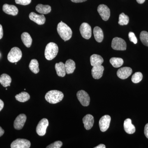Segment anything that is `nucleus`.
<instances>
[{"instance_id":"obj_1","label":"nucleus","mask_w":148,"mask_h":148,"mask_svg":"<svg viewBox=\"0 0 148 148\" xmlns=\"http://www.w3.org/2000/svg\"><path fill=\"white\" fill-rule=\"evenodd\" d=\"M58 34L65 41L69 40L71 38L73 32L71 29L67 24L61 21L58 23L57 27Z\"/></svg>"},{"instance_id":"obj_2","label":"nucleus","mask_w":148,"mask_h":148,"mask_svg":"<svg viewBox=\"0 0 148 148\" xmlns=\"http://www.w3.org/2000/svg\"><path fill=\"white\" fill-rule=\"evenodd\" d=\"M63 92L58 90H51L46 94V101L51 104H56L61 102L64 98Z\"/></svg>"},{"instance_id":"obj_3","label":"nucleus","mask_w":148,"mask_h":148,"mask_svg":"<svg viewBox=\"0 0 148 148\" xmlns=\"http://www.w3.org/2000/svg\"><path fill=\"white\" fill-rule=\"evenodd\" d=\"M58 45L54 42H50L46 46L45 55L47 60H52L55 58L58 54Z\"/></svg>"},{"instance_id":"obj_4","label":"nucleus","mask_w":148,"mask_h":148,"mask_svg":"<svg viewBox=\"0 0 148 148\" xmlns=\"http://www.w3.org/2000/svg\"><path fill=\"white\" fill-rule=\"evenodd\" d=\"M22 53L20 49L17 47L12 48L8 55V59L11 63H16L21 59Z\"/></svg>"},{"instance_id":"obj_5","label":"nucleus","mask_w":148,"mask_h":148,"mask_svg":"<svg viewBox=\"0 0 148 148\" xmlns=\"http://www.w3.org/2000/svg\"><path fill=\"white\" fill-rule=\"evenodd\" d=\"M126 42L124 40L118 37L113 39L112 42V47L116 50L124 51L126 49Z\"/></svg>"},{"instance_id":"obj_6","label":"nucleus","mask_w":148,"mask_h":148,"mask_svg":"<svg viewBox=\"0 0 148 148\" xmlns=\"http://www.w3.org/2000/svg\"><path fill=\"white\" fill-rule=\"evenodd\" d=\"M49 121L47 119H42L40 121L37 125L36 131L38 135L40 136H43L46 133V130L49 125Z\"/></svg>"},{"instance_id":"obj_7","label":"nucleus","mask_w":148,"mask_h":148,"mask_svg":"<svg viewBox=\"0 0 148 148\" xmlns=\"http://www.w3.org/2000/svg\"><path fill=\"white\" fill-rule=\"evenodd\" d=\"M77 98L81 105L84 107L89 106L90 98L87 92L84 90L78 91L77 94Z\"/></svg>"},{"instance_id":"obj_8","label":"nucleus","mask_w":148,"mask_h":148,"mask_svg":"<svg viewBox=\"0 0 148 148\" xmlns=\"http://www.w3.org/2000/svg\"><path fill=\"white\" fill-rule=\"evenodd\" d=\"M31 143L29 140L24 139H17L11 144V148H29Z\"/></svg>"},{"instance_id":"obj_9","label":"nucleus","mask_w":148,"mask_h":148,"mask_svg":"<svg viewBox=\"0 0 148 148\" xmlns=\"http://www.w3.org/2000/svg\"><path fill=\"white\" fill-rule=\"evenodd\" d=\"M80 32L83 38L86 39H89L91 36L92 31L90 25L86 23H83L79 28Z\"/></svg>"},{"instance_id":"obj_10","label":"nucleus","mask_w":148,"mask_h":148,"mask_svg":"<svg viewBox=\"0 0 148 148\" xmlns=\"http://www.w3.org/2000/svg\"><path fill=\"white\" fill-rule=\"evenodd\" d=\"M98 12L104 21H107L108 20L110 16V11L107 5L101 4L98 6Z\"/></svg>"},{"instance_id":"obj_11","label":"nucleus","mask_w":148,"mask_h":148,"mask_svg":"<svg viewBox=\"0 0 148 148\" xmlns=\"http://www.w3.org/2000/svg\"><path fill=\"white\" fill-rule=\"evenodd\" d=\"M111 122V117L108 115L102 116L99 122V127L102 132H106L108 129Z\"/></svg>"},{"instance_id":"obj_12","label":"nucleus","mask_w":148,"mask_h":148,"mask_svg":"<svg viewBox=\"0 0 148 148\" xmlns=\"http://www.w3.org/2000/svg\"><path fill=\"white\" fill-rule=\"evenodd\" d=\"M27 116L24 114L18 116L14 122V127L15 129L20 130L23 128L27 120Z\"/></svg>"},{"instance_id":"obj_13","label":"nucleus","mask_w":148,"mask_h":148,"mask_svg":"<svg viewBox=\"0 0 148 148\" xmlns=\"http://www.w3.org/2000/svg\"><path fill=\"white\" fill-rule=\"evenodd\" d=\"M132 69L130 67H123L118 70L117 75L119 78L125 79L132 74Z\"/></svg>"},{"instance_id":"obj_14","label":"nucleus","mask_w":148,"mask_h":148,"mask_svg":"<svg viewBox=\"0 0 148 148\" xmlns=\"http://www.w3.org/2000/svg\"><path fill=\"white\" fill-rule=\"evenodd\" d=\"M29 17L31 20L38 25H43L45 22L46 18L43 14L39 15L35 12H32L29 14Z\"/></svg>"},{"instance_id":"obj_15","label":"nucleus","mask_w":148,"mask_h":148,"mask_svg":"<svg viewBox=\"0 0 148 148\" xmlns=\"http://www.w3.org/2000/svg\"><path fill=\"white\" fill-rule=\"evenodd\" d=\"M3 10L7 14L16 16L18 14V9L15 6L5 4L3 6Z\"/></svg>"},{"instance_id":"obj_16","label":"nucleus","mask_w":148,"mask_h":148,"mask_svg":"<svg viewBox=\"0 0 148 148\" xmlns=\"http://www.w3.org/2000/svg\"><path fill=\"white\" fill-rule=\"evenodd\" d=\"M83 122L86 129L89 130L92 128L94 124V117L92 115L88 114L86 115L83 119Z\"/></svg>"},{"instance_id":"obj_17","label":"nucleus","mask_w":148,"mask_h":148,"mask_svg":"<svg viewBox=\"0 0 148 148\" xmlns=\"http://www.w3.org/2000/svg\"><path fill=\"white\" fill-rule=\"evenodd\" d=\"M104 67L103 66H94L91 70L92 77L95 79H98L101 78L103 75Z\"/></svg>"},{"instance_id":"obj_18","label":"nucleus","mask_w":148,"mask_h":148,"mask_svg":"<svg viewBox=\"0 0 148 148\" xmlns=\"http://www.w3.org/2000/svg\"><path fill=\"white\" fill-rule=\"evenodd\" d=\"M125 131L127 134H132L135 132V126L132 123V121L130 119H125L124 122Z\"/></svg>"},{"instance_id":"obj_19","label":"nucleus","mask_w":148,"mask_h":148,"mask_svg":"<svg viewBox=\"0 0 148 148\" xmlns=\"http://www.w3.org/2000/svg\"><path fill=\"white\" fill-rule=\"evenodd\" d=\"M104 62L102 56L98 54H93L90 57V62L92 67L101 66Z\"/></svg>"},{"instance_id":"obj_20","label":"nucleus","mask_w":148,"mask_h":148,"mask_svg":"<svg viewBox=\"0 0 148 148\" xmlns=\"http://www.w3.org/2000/svg\"><path fill=\"white\" fill-rule=\"evenodd\" d=\"M56 73L59 77H64L66 75V69L65 64L63 62H60L59 63H56L55 66Z\"/></svg>"},{"instance_id":"obj_21","label":"nucleus","mask_w":148,"mask_h":148,"mask_svg":"<svg viewBox=\"0 0 148 148\" xmlns=\"http://www.w3.org/2000/svg\"><path fill=\"white\" fill-rule=\"evenodd\" d=\"M66 73L71 74L73 73L76 69L75 63L72 59H69L66 61L65 64Z\"/></svg>"},{"instance_id":"obj_22","label":"nucleus","mask_w":148,"mask_h":148,"mask_svg":"<svg viewBox=\"0 0 148 148\" xmlns=\"http://www.w3.org/2000/svg\"><path fill=\"white\" fill-rule=\"evenodd\" d=\"M93 33L96 41L98 42H102L104 38V34L102 29L98 27H95L93 29Z\"/></svg>"},{"instance_id":"obj_23","label":"nucleus","mask_w":148,"mask_h":148,"mask_svg":"<svg viewBox=\"0 0 148 148\" xmlns=\"http://www.w3.org/2000/svg\"><path fill=\"white\" fill-rule=\"evenodd\" d=\"M21 38L22 42L26 47H31L32 43V39L31 36L27 32H24L21 35Z\"/></svg>"},{"instance_id":"obj_24","label":"nucleus","mask_w":148,"mask_h":148,"mask_svg":"<svg viewBox=\"0 0 148 148\" xmlns=\"http://www.w3.org/2000/svg\"><path fill=\"white\" fill-rule=\"evenodd\" d=\"M11 82V78L7 74H3L0 76V83L3 87L10 86Z\"/></svg>"},{"instance_id":"obj_25","label":"nucleus","mask_w":148,"mask_h":148,"mask_svg":"<svg viewBox=\"0 0 148 148\" xmlns=\"http://www.w3.org/2000/svg\"><path fill=\"white\" fill-rule=\"evenodd\" d=\"M36 9L37 11L42 14H47L51 11V7L49 5H44L39 4L36 6Z\"/></svg>"},{"instance_id":"obj_26","label":"nucleus","mask_w":148,"mask_h":148,"mask_svg":"<svg viewBox=\"0 0 148 148\" xmlns=\"http://www.w3.org/2000/svg\"><path fill=\"white\" fill-rule=\"evenodd\" d=\"M15 98L17 101L21 103H24L29 101L30 98V96L28 92H22L15 96Z\"/></svg>"},{"instance_id":"obj_27","label":"nucleus","mask_w":148,"mask_h":148,"mask_svg":"<svg viewBox=\"0 0 148 148\" xmlns=\"http://www.w3.org/2000/svg\"><path fill=\"white\" fill-rule=\"evenodd\" d=\"M29 69L33 73L37 74L39 72V64L36 59H34L31 60L29 65Z\"/></svg>"},{"instance_id":"obj_28","label":"nucleus","mask_w":148,"mask_h":148,"mask_svg":"<svg viewBox=\"0 0 148 148\" xmlns=\"http://www.w3.org/2000/svg\"><path fill=\"white\" fill-rule=\"evenodd\" d=\"M110 61L112 66L116 68L121 67L124 62L122 58L116 57H113L111 58Z\"/></svg>"},{"instance_id":"obj_29","label":"nucleus","mask_w":148,"mask_h":148,"mask_svg":"<svg viewBox=\"0 0 148 148\" xmlns=\"http://www.w3.org/2000/svg\"><path fill=\"white\" fill-rule=\"evenodd\" d=\"M129 18L128 16L125 15L124 13L121 14L119 16V21L118 23L121 26L126 25L129 23Z\"/></svg>"},{"instance_id":"obj_30","label":"nucleus","mask_w":148,"mask_h":148,"mask_svg":"<svg viewBox=\"0 0 148 148\" xmlns=\"http://www.w3.org/2000/svg\"><path fill=\"white\" fill-rule=\"evenodd\" d=\"M143 75L142 73L140 72H136L132 76L131 80L132 82L137 84L140 82L143 79Z\"/></svg>"},{"instance_id":"obj_31","label":"nucleus","mask_w":148,"mask_h":148,"mask_svg":"<svg viewBox=\"0 0 148 148\" xmlns=\"http://www.w3.org/2000/svg\"><path fill=\"white\" fill-rule=\"evenodd\" d=\"M140 39L144 45L148 47V32L146 31L141 32L140 34Z\"/></svg>"},{"instance_id":"obj_32","label":"nucleus","mask_w":148,"mask_h":148,"mask_svg":"<svg viewBox=\"0 0 148 148\" xmlns=\"http://www.w3.org/2000/svg\"><path fill=\"white\" fill-rule=\"evenodd\" d=\"M63 145V143L60 141H56L47 147V148H60Z\"/></svg>"},{"instance_id":"obj_33","label":"nucleus","mask_w":148,"mask_h":148,"mask_svg":"<svg viewBox=\"0 0 148 148\" xmlns=\"http://www.w3.org/2000/svg\"><path fill=\"white\" fill-rule=\"evenodd\" d=\"M128 37H129L130 40L134 43L135 44H136L138 42V39H137L135 34L133 32H129V34H128Z\"/></svg>"},{"instance_id":"obj_34","label":"nucleus","mask_w":148,"mask_h":148,"mask_svg":"<svg viewBox=\"0 0 148 148\" xmlns=\"http://www.w3.org/2000/svg\"><path fill=\"white\" fill-rule=\"evenodd\" d=\"M15 1L17 4L26 5L32 2V0H15Z\"/></svg>"},{"instance_id":"obj_35","label":"nucleus","mask_w":148,"mask_h":148,"mask_svg":"<svg viewBox=\"0 0 148 148\" xmlns=\"http://www.w3.org/2000/svg\"><path fill=\"white\" fill-rule=\"evenodd\" d=\"M144 132H145V135L146 137L148 139V123H147L145 126Z\"/></svg>"},{"instance_id":"obj_36","label":"nucleus","mask_w":148,"mask_h":148,"mask_svg":"<svg viewBox=\"0 0 148 148\" xmlns=\"http://www.w3.org/2000/svg\"><path fill=\"white\" fill-rule=\"evenodd\" d=\"M3 35V27L1 24H0V39L2 38Z\"/></svg>"},{"instance_id":"obj_37","label":"nucleus","mask_w":148,"mask_h":148,"mask_svg":"<svg viewBox=\"0 0 148 148\" xmlns=\"http://www.w3.org/2000/svg\"><path fill=\"white\" fill-rule=\"evenodd\" d=\"M73 2L75 3H82L86 1L87 0H71Z\"/></svg>"},{"instance_id":"obj_38","label":"nucleus","mask_w":148,"mask_h":148,"mask_svg":"<svg viewBox=\"0 0 148 148\" xmlns=\"http://www.w3.org/2000/svg\"><path fill=\"white\" fill-rule=\"evenodd\" d=\"M4 107V103L0 99V112L2 110Z\"/></svg>"},{"instance_id":"obj_39","label":"nucleus","mask_w":148,"mask_h":148,"mask_svg":"<svg viewBox=\"0 0 148 148\" xmlns=\"http://www.w3.org/2000/svg\"><path fill=\"white\" fill-rule=\"evenodd\" d=\"M106 147L105 145L103 144H100V145L97 146V147H95L94 148H106Z\"/></svg>"},{"instance_id":"obj_40","label":"nucleus","mask_w":148,"mask_h":148,"mask_svg":"<svg viewBox=\"0 0 148 148\" xmlns=\"http://www.w3.org/2000/svg\"><path fill=\"white\" fill-rule=\"evenodd\" d=\"M4 133V130L0 126V137H1Z\"/></svg>"},{"instance_id":"obj_41","label":"nucleus","mask_w":148,"mask_h":148,"mask_svg":"<svg viewBox=\"0 0 148 148\" xmlns=\"http://www.w3.org/2000/svg\"><path fill=\"white\" fill-rule=\"evenodd\" d=\"M137 2L139 4H143V3L145 2V0H136Z\"/></svg>"}]
</instances>
